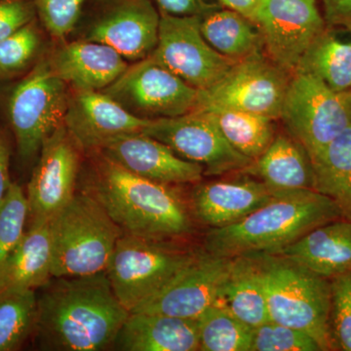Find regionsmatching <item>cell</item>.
<instances>
[{
	"label": "cell",
	"mask_w": 351,
	"mask_h": 351,
	"mask_svg": "<svg viewBox=\"0 0 351 351\" xmlns=\"http://www.w3.org/2000/svg\"><path fill=\"white\" fill-rule=\"evenodd\" d=\"M38 290L32 339L40 350H108L130 313L113 292L107 271L52 277Z\"/></svg>",
	"instance_id": "obj_1"
},
{
	"label": "cell",
	"mask_w": 351,
	"mask_h": 351,
	"mask_svg": "<svg viewBox=\"0 0 351 351\" xmlns=\"http://www.w3.org/2000/svg\"><path fill=\"white\" fill-rule=\"evenodd\" d=\"M77 189L99 202L125 234L174 240L193 230L186 205L170 186L133 174L99 151L85 154Z\"/></svg>",
	"instance_id": "obj_2"
},
{
	"label": "cell",
	"mask_w": 351,
	"mask_h": 351,
	"mask_svg": "<svg viewBox=\"0 0 351 351\" xmlns=\"http://www.w3.org/2000/svg\"><path fill=\"white\" fill-rule=\"evenodd\" d=\"M274 195L237 223L212 228L205 237V251L223 258L276 254L313 228L343 218L336 203L314 189Z\"/></svg>",
	"instance_id": "obj_3"
},
{
	"label": "cell",
	"mask_w": 351,
	"mask_h": 351,
	"mask_svg": "<svg viewBox=\"0 0 351 351\" xmlns=\"http://www.w3.org/2000/svg\"><path fill=\"white\" fill-rule=\"evenodd\" d=\"M270 320L313 337L331 350V280L280 254L255 253Z\"/></svg>",
	"instance_id": "obj_4"
},
{
	"label": "cell",
	"mask_w": 351,
	"mask_h": 351,
	"mask_svg": "<svg viewBox=\"0 0 351 351\" xmlns=\"http://www.w3.org/2000/svg\"><path fill=\"white\" fill-rule=\"evenodd\" d=\"M69 95V85L54 75L46 52L4 93L5 125L12 135L20 169L32 171L46 138L64 124Z\"/></svg>",
	"instance_id": "obj_5"
},
{
	"label": "cell",
	"mask_w": 351,
	"mask_h": 351,
	"mask_svg": "<svg viewBox=\"0 0 351 351\" xmlns=\"http://www.w3.org/2000/svg\"><path fill=\"white\" fill-rule=\"evenodd\" d=\"M52 277L84 276L106 271L123 234L91 196L76 191L49 221Z\"/></svg>",
	"instance_id": "obj_6"
},
{
	"label": "cell",
	"mask_w": 351,
	"mask_h": 351,
	"mask_svg": "<svg viewBox=\"0 0 351 351\" xmlns=\"http://www.w3.org/2000/svg\"><path fill=\"white\" fill-rule=\"evenodd\" d=\"M197 253L182 248L173 240L147 239L123 233L106 271L117 299L132 313L161 292Z\"/></svg>",
	"instance_id": "obj_7"
},
{
	"label": "cell",
	"mask_w": 351,
	"mask_h": 351,
	"mask_svg": "<svg viewBox=\"0 0 351 351\" xmlns=\"http://www.w3.org/2000/svg\"><path fill=\"white\" fill-rule=\"evenodd\" d=\"M159 24L152 0H88L71 36L110 46L135 63L156 49Z\"/></svg>",
	"instance_id": "obj_8"
},
{
	"label": "cell",
	"mask_w": 351,
	"mask_h": 351,
	"mask_svg": "<svg viewBox=\"0 0 351 351\" xmlns=\"http://www.w3.org/2000/svg\"><path fill=\"white\" fill-rule=\"evenodd\" d=\"M279 119L289 135L313 158L350 125L351 113L343 94L334 91L317 76L295 71Z\"/></svg>",
	"instance_id": "obj_9"
},
{
	"label": "cell",
	"mask_w": 351,
	"mask_h": 351,
	"mask_svg": "<svg viewBox=\"0 0 351 351\" xmlns=\"http://www.w3.org/2000/svg\"><path fill=\"white\" fill-rule=\"evenodd\" d=\"M127 112L142 119H169L197 108L199 90L156 62L152 56L129 64L103 90Z\"/></svg>",
	"instance_id": "obj_10"
},
{
	"label": "cell",
	"mask_w": 351,
	"mask_h": 351,
	"mask_svg": "<svg viewBox=\"0 0 351 351\" xmlns=\"http://www.w3.org/2000/svg\"><path fill=\"white\" fill-rule=\"evenodd\" d=\"M84 156L64 123L46 138L25 191L27 230L48 223L75 196Z\"/></svg>",
	"instance_id": "obj_11"
},
{
	"label": "cell",
	"mask_w": 351,
	"mask_h": 351,
	"mask_svg": "<svg viewBox=\"0 0 351 351\" xmlns=\"http://www.w3.org/2000/svg\"><path fill=\"white\" fill-rule=\"evenodd\" d=\"M291 76L263 51L256 53L235 64L213 86L199 90L197 108L217 106L279 119Z\"/></svg>",
	"instance_id": "obj_12"
},
{
	"label": "cell",
	"mask_w": 351,
	"mask_h": 351,
	"mask_svg": "<svg viewBox=\"0 0 351 351\" xmlns=\"http://www.w3.org/2000/svg\"><path fill=\"white\" fill-rule=\"evenodd\" d=\"M143 132L182 158L199 164L206 176L244 171L253 163L228 142L210 113L201 108L180 117L151 120Z\"/></svg>",
	"instance_id": "obj_13"
},
{
	"label": "cell",
	"mask_w": 351,
	"mask_h": 351,
	"mask_svg": "<svg viewBox=\"0 0 351 351\" xmlns=\"http://www.w3.org/2000/svg\"><path fill=\"white\" fill-rule=\"evenodd\" d=\"M202 17L160 14L158 41L151 56L197 90L213 86L239 62L214 49L201 32Z\"/></svg>",
	"instance_id": "obj_14"
},
{
	"label": "cell",
	"mask_w": 351,
	"mask_h": 351,
	"mask_svg": "<svg viewBox=\"0 0 351 351\" xmlns=\"http://www.w3.org/2000/svg\"><path fill=\"white\" fill-rule=\"evenodd\" d=\"M252 21L262 34L265 54L292 75L328 27L316 0H258Z\"/></svg>",
	"instance_id": "obj_15"
},
{
	"label": "cell",
	"mask_w": 351,
	"mask_h": 351,
	"mask_svg": "<svg viewBox=\"0 0 351 351\" xmlns=\"http://www.w3.org/2000/svg\"><path fill=\"white\" fill-rule=\"evenodd\" d=\"M232 265V258L198 252L161 292L132 313H160L197 319L218 302Z\"/></svg>",
	"instance_id": "obj_16"
},
{
	"label": "cell",
	"mask_w": 351,
	"mask_h": 351,
	"mask_svg": "<svg viewBox=\"0 0 351 351\" xmlns=\"http://www.w3.org/2000/svg\"><path fill=\"white\" fill-rule=\"evenodd\" d=\"M149 122L131 114L104 92L69 88L64 123L85 154L98 151L113 138L143 132Z\"/></svg>",
	"instance_id": "obj_17"
},
{
	"label": "cell",
	"mask_w": 351,
	"mask_h": 351,
	"mask_svg": "<svg viewBox=\"0 0 351 351\" xmlns=\"http://www.w3.org/2000/svg\"><path fill=\"white\" fill-rule=\"evenodd\" d=\"M98 151L129 172L167 186L196 184L204 176L199 164L182 158L144 132L113 138Z\"/></svg>",
	"instance_id": "obj_18"
},
{
	"label": "cell",
	"mask_w": 351,
	"mask_h": 351,
	"mask_svg": "<svg viewBox=\"0 0 351 351\" xmlns=\"http://www.w3.org/2000/svg\"><path fill=\"white\" fill-rule=\"evenodd\" d=\"M54 43L46 51L48 63L54 75L73 89L103 91L129 66L105 44L76 38Z\"/></svg>",
	"instance_id": "obj_19"
},
{
	"label": "cell",
	"mask_w": 351,
	"mask_h": 351,
	"mask_svg": "<svg viewBox=\"0 0 351 351\" xmlns=\"http://www.w3.org/2000/svg\"><path fill=\"white\" fill-rule=\"evenodd\" d=\"M274 193L262 181L241 178L200 184L191 195L196 218L212 228L237 223L269 203Z\"/></svg>",
	"instance_id": "obj_20"
},
{
	"label": "cell",
	"mask_w": 351,
	"mask_h": 351,
	"mask_svg": "<svg viewBox=\"0 0 351 351\" xmlns=\"http://www.w3.org/2000/svg\"><path fill=\"white\" fill-rule=\"evenodd\" d=\"M112 348L122 351L199 350L197 320L160 313H130Z\"/></svg>",
	"instance_id": "obj_21"
},
{
	"label": "cell",
	"mask_w": 351,
	"mask_h": 351,
	"mask_svg": "<svg viewBox=\"0 0 351 351\" xmlns=\"http://www.w3.org/2000/svg\"><path fill=\"white\" fill-rule=\"evenodd\" d=\"M276 254L331 279L351 271V221L341 218L313 228Z\"/></svg>",
	"instance_id": "obj_22"
},
{
	"label": "cell",
	"mask_w": 351,
	"mask_h": 351,
	"mask_svg": "<svg viewBox=\"0 0 351 351\" xmlns=\"http://www.w3.org/2000/svg\"><path fill=\"white\" fill-rule=\"evenodd\" d=\"M244 171L258 176L274 195L314 189L311 157L288 133L276 134L262 156Z\"/></svg>",
	"instance_id": "obj_23"
},
{
	"label": "cell",
	"mask_w": 351,
	"mask_h": 351,
	"mask_svg": "<svg viewBox=\"0 0 351 351\" xmlns=\"http://www.w3.org/2000/svg\"><path fill=\"white\" fill-rule=\"evenodd\" d=\"M49 221L32 226L0 265V292L10 289L38 291L52 278Z\"/></svg>",
	"instance_id": "obj_24"
},
{
	"label": "cell",
	"mask_w": 351,
	"mask_h": 351,
	"mask_svg": "<svg viewBox=\"0 0 351 351\" xmlns=\"http://www.w3.org/2000/svg\"><path fill=\"white\" fill-rule=\"evenodd\" d=\"M216 304L225 306L253 328L270 320L260 271L253 254L232 258V269Z\"/></svg>",
	"instance_id": "obj_25"
},
{
	"label": "cell",
	"mask_w": 351,
	"mask_h": 351,
	"mask_svg": "<svg viewBox=\"0 0 351 351\" xmlns=\"http://www.w3.org/2000/svg\"><path fill=\"white\" fill-rule=\"evenodd\" d=\"M200 29L207 43L232 61L240 62L263 51L257 25L233 9L221 6L204 16Z\"/></svg>",
	"instance_id": "obj_26"
},
{
	"label": "cell",
	"mask_w": 351,
	"mask_h": 351,
	"mask_svg": "<svg viewBox=\"0 0 351 351\" xmlns=\"http://www.w3.org/2000/svg\"><path fill=\"white\" fill-rule=\"evenodd\" d=\"M311 160L314 191L331 198L351 221V124Z\"/></svg>",
	"instance_id": "obj_27"
},
{
	"label": "cell",
	"mask_w": 351,
	"mask_h": 351,
	"mask_svg": "<svg viewBox=\"0 0 351 351\" xmlns=\"http://www.w3.org/2000/svg\"><path fill=\"white\" fill-rule=\"evenodd\" d=\"M197 108L209 112L228 142L253 161L262 156L276 137V119L271 117L217 106Z\"/></svg>",
	"instance_id": "obj_28"
},
{
	"label": "cell",
	"mask_w": 351,
	"mask_h": 351,
	"mask_svg": "<svg viewBox=\"0 0 351 351\" xmlns=\"http://www.w3.org/2000/svg\"><path fill=\"white\" fill-rule=\"evenodd\" d=\"M295 71L317 76L338 93L351 90V43L327 27L307 48Z\"/></svg>",
	"instance_id": "obj_29"
},
{
	"label": "cell",
	"mask_w": 351,
	"mask_h": 351,
	"mask_svg": "<svg viewBox=\"0 0 351 351\" xmlns=\"http://www.w3.org/2000/svg\"><path fill=\"white\" fill-rule=\"evenodd\" d=\"M38 291L0 292V351H17L32 339L38 318Z\"/></svg>",
	"instance_id": "obj_30"
},
{
	"label": "cell",
	"mask_w": 351,
	"mask_h": 351,
	"mask_svg": "<svg viewBox=\"0 0 351 351\" xmlns=\"http://www.w3.org/2000/svg\"><path fill=\"white\" fill-rule=\"evenodd\" d=\"M38 18L0 40V82H12L29 71L48 49Z\"/></svg>",
	"instance_id": "obj_31"
},
{
	"label": "cell",
	"mask_w": 351,
	"mask_h": 351,
	"mask_svg": "<svg viewBox=\"0 0 351 351\" xmlns=\"http://www.w3.org/2000/svg\"><path fill=\"white\" fill-rule=\"evenodd\" d=\"M199 350L251 351L254 328L214 304L197 318Z\"/></svg>",
	"instance_id": "obj_32"
},
{
	"label": "cell",
	"mask_w": 351,
	"mask_h": 351,
	"mask_svg": "<svg viewBox=\"0 0 351 351\" xmlns=\"http://www.w3.org/2000/svg\"><path fill=\"white\" fill-rule=\"evenodd\" d=\"M29 205L25 191L13 182L3 204L0 206V265L19 244L27 230Z\"/></svg>",
	"instance_id": "obj_33"
},
{
	"label": "cell",
	"mask_w": 351,
	"mask_h": 351,
	"mask_svg": "<svg viewBox=\"0 0 351 351\" xmlns=\"http://www.w3.org/2000/svg\"><path fill=\"white\" fill-rule=\"evenodd\" d=\"M331 350L351 351V271L331 279Z\"/></svg>",
	"instance_id": "obj_34"
},
{
	"label": "cell",
	"mask_w": 351,
	"mask_h": 351,
	"mask_svg": "<svg viewBox=\"0 0 351 351\" xmlns=\"http://www.w3.org/2000/svg\"><path fill=\"white\" fill-rule=\"evenodd\" d=\"M88 0H34L39 22L54 43L75 32Z\"/></svg>",
	"instance_id": "obj_35"
},
{
	"label": "cell",
	"mask_w": 351,
	"mask_h": 351,
	"mask_svg": "<svg viewBox=\"0 0 351 351\" xmlns=\"http://www.w3.org/2000/svg\"><path fill=\"white\" fill-rule=\"evenodd\" d=\"M317 341L306 332L269 320L254 328L251 351H319Z\"/></svg>",
	"instance_id": "obj_36"
},
{
	"label": "cell",
	"mask_w": 351,
	"mask_h": 351,
	"mask_svg": "<svg viewBox=\"0 0 351 351\" xmlns=\"http://www.w3.org/2000/svg\"><path fill=\"white\" fill-rule=\"evenodd\" d=\"M36 18L34 0H0V40Z\"/></svg>",
	"instance_id": "obj_37"
},
{
	"label": "cell",
	"mask_w": 351,
	"mask_h": 351,
	"mask_svg": "<svg viewBox=\"0 0 351 351\" xmlns=\"http://www.w3.org/2000/svg\"><path fill=\"white\" fill-rule=\"evenodd\" d=\"M160 14L178 17H204L221 7L217 0H152Z\"/></svg>",
	"instance_id": "obj_38"
},
{
	"label": "cell",
	"mask_w": 351,
	"mask_h": 351,
	"mask_svg": "<svg viewBox=\"0 0 351 351\" xmlns=\"http://www.w3.org/2000/svg\"><path fill=\"white\" fill-rule=\"evenodd\" d=\"M14 151L11 132L5 123L0 122V206L5 201L14 182L10 173Z\"/></svg>",
	"instance_id": "obj_39"
},
{
	"label": "cell",
	"mask_w": 351,
	"mask_h": 351,
	"mask_svg": "<svg viewBox=\"0 0 351 351\" xmlns=\"http://www.w3.org/2000/svg\"><path fill=\"white\" fill-rule=\"evenodd\" d=\"M328 27L351 25V0H322Z\"/></svg>",
	"instance_id": "obj_40"
},
{
	"label": "cell",
	"mask_w": 351,
	"mask_h": 351,
	"mask_svg": "<svg viewBox=\"0 0 351 351\" xmlns=\"http://www.w3.org/2000/svg\"><path fill=\"white\" fill-rule=\"evenodd\" d=\"M221 6L233 9L252 20L258 0H217Z\"/></svg>",
	"instance_id": "obj_41"
},
{
	"label": "cell",
	"mask_w": 351,
	"mask_h": 351,
	"mask_svg": "<svg viewBox=\"0 0 351 351\" xmlns=\"http://www.w3.org/2000/svg\"><path fill=\"white\" fill-rule=\"evenodd\" d=\"M343 98H345V100L346 101V104H348V108H350V113H351V90H348V91L343 92Z\"/></svg>",
	"instance_id": "obj_42"
},
{
	"label": "cell",
	"mask_w": 351,
	"mask_h": 351,
	"mask_svg": "<svg viewBox=\"0 0 351 351\" xmlns=\"http://www.w3.org/2000/svg\"><path fill=\"white\" fill-rule=\"evenodd\" d=\"M346 29H348V31H350V34H351V25H348V27H346Z\"/></svg>",
	"instance_id": "obj_43"
}]
</instances>
